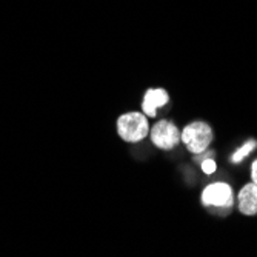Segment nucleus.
I'll list each match as a JSON object with an SVG mask.
<instances>
[{
    "label": "nucleus",
    "mask_w": 257,
    "mask_h": 257,
    "mask_svg": "<svg viewBox=\"0 0 257 257\" xmlns=\"http://www.w3.org/2000/svg\"><path fill=\"white\" fill-rule=\"evenodd\" d=\"M237 208L243 216L257 214V183L249 182L239 191Z\"/></svg>",
    "instance_id": "6"
},
{
    "label": "nucleus",
    "mask_w": 257,
    "mask_h": 257,
    "mask_svg": "<svg viewBox=\"0 0 257 257\" xmlns=\"http://www.w3.org/2000/svg\"><path fill=\"white\" fill-rule=\"evenodd\" d=\"M200 167H202V171L205 174H214L216 170H217V165H216V160L213 157H206L200 162Z\"/></svg>",
    "instance_id": "8"
},
{
    "label": "nucleus",
    "mask_w": 257,
    "mask_h": 257,
    "mask_svg": "<svg viewBox=\"0 0 257 257\" xmlns=\"http://www.w3.org/2000/svg\"><path fill=\"white\" fill-rule=\"evenodd\" d=\"M251 180L257 183V159L251 163Z\"/></svg>",
    "instance_id": "9"
},
{
    "label": "nucleus",
    "mask_w": 257,
    "mask_h": 257,
    "mask_svg": "<svg viewBox=\"0 0 257 257\" xmlns=\"http://www.w3.org/2000/svg\"><path fill=\"white\" fill-rule=\"evenodd\" d=\"M117 133L128 144H137L150 134V122L144 112H126L117 119Z\"/></svg>",
    "instance_id": "3"
},
{
    "label": "nucleus",
    "mask_w": 257,
    "mask_h": 257,
    "mask_svg": "<svg viewBox=\"0 0 257 257\" xmlns=\"http://www.w3.org/2000/svg\"><path fill=\"white\" fill-rule=\"evenodd\" d=\"M170 102V94L163 88H150L147 89L144 100H142V111L147 117H156L157 109L165 106Z\"/></svg>",
    "instance_id": "5"
},
{
    "label": "nucleus",
    "mask_w": 257,
    "mask_h": 257,
    "mask_svg": "<svg viewBox=\"0 0 257 257\" xmlns=\"http://www.w3.org/2000/svg\"><path fill=\"white\" fill-rule=\"evenodd\" d=\"M202 205L211 209L213 213L226 216L234 206V191L226 182H214L205 186L200 196Z\"/></svg>",
    "instance_id": "1"
},
{
    "label": "nucleus",
    "mask_w": 257,
    "mask_h": 257,
    "mask_svg": "<svg viewBox=\"0 0 257 257\" xmlns=\"http://www.w3.org/2000/svg\"><path fill=\"white\" fill-rule=\"evenodd\" d=\"M257 148V140H254V139H249V140H246V142L240 147V148H237L234 153L231 154V163H240V162H243L254 150Z\"/></svg>",
    "instance_id": "7"
},
{
    "label": "nucleus",
    "mask_w": 257,
    "mask_h": 257,
    "mask_svg": "<svg viewBox=\"0 0 257 257\" xmlns=\"http://www.w3.org/2000/svg\"><path fill=\"white\" fill-rule=\"evenodd\" d=\"M213 128L203 120H194L180 131V140L190 153L200 154L213 144Z\"/></svg>",
    "instance_id": "2"
},
{
    "label": "nucleus",
    "mask_w": 257,
    "mask_h": 257,
    "mask_svg": "<svg viewBox=\"0 0 257 257\" xmlns=\"http://www.w3.org/2000/svg\"><path fill=\"white\" fill-rule=\"evenodd\" d=\"M150 137L154 147L170 151L174 150L180 142V130L174 122L163 119L156 122V125L150 130Z\"/></svg>",
    "instance_id": "4"
}]
</instances>
